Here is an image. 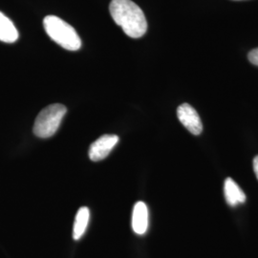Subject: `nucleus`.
<instances>
[{"label": "nucleus", "mask_w": 258, "mask_h": 258, "mask_svg": "<svg viewBox=\"0 0 258 258\" xmlns=\"http://www.w3.org/2000/svg\"><path fill=\"white\" fill-rule=\"evenodd\" d=\"M111 17L125 35L132 38L142 37L148 30L144 12L131 0H112L109 6Z\"/></svg>", "instance_id": "f257e3e1"}, {"label": "nucleus", "mask_w": 258, "mask_h": 258, "mask_svg": "<svg viewBox=\"0 0 258 258\" xmlns=\"http://www.w3.org/2000/svg\"><path fill=\"white\" fill-rule=\"evenodd\" d=\"M47 35L55 43L69 51H78L82 47L81 37L74 28L55 16H48L43 20Z\"/></svg>", "instance_id": "f03ea898"}, {"label": "nucleus", "mask_w": 258, "mask_h": 258, "mask_svg": "<svg viewBox=\"0 0 258 258\" xmlns=\"http://www.w3.org/2000/svg\"><path fill=\"white\" fill-rule=\"evenodd\" d=\"M67 108L63 104L48 105L39 112L34 124V134L38 138L47 139L54 136L64 118Z\"/></svg>", "instance_id": "7ed1b4c3"}, {"label": "nucleus", "mask_w": 258, "mask_h": 258, "mask_svg": "<svg viewBox=\"0 0 258 258\" xmlns=\"http://www.w3.org/2000/svg\"><path fill=\"white\" fill-rule=\"evenodd\" d=\"M177 117L181 123L194 135H200L203 131V123L197 111L188 103L181 104L177 109Z\"/></svg>", "instance_id": "20e7f679"}, {"label": "nucleus", "mask_w": 258, "mask_h": 258, "mask_svg": "<svg viewBox=\"0 0 258 258\" xmlns=\"http://www.w3.org/2000/svg\"><path fill=\"white\" fill-rule=\"evenodd\" d=\"M119 142L117 135H103L95 141L89 148V157L93 162H99L109 155Z\"/></svg>", "instance_id": "39448f33"}, {"label": "nucleus", "mask_w": 258, "mask_h": 258, "mask_svg": "<svg viewBox=\"0 0 258 258\" xmlns=\"http://www.w3.org/2000/svg\"><path fill=\"white\" fill-rule=\"evenodd\" d=\"M148 228V210L144 202H137L132 213V229L139 235L145 234Z\"/></svg>", "instance_id": "423d86ee"}, {"label": "nucleus", "mask_w": 258, "mask_h": 258, "mask_svg": "<svg viewBox=\"0 0 258 258\" xmlns=\"http://www.w3.org/2000/svg\"><path fill=\"white\" fill-rule=\"evenodd\" d=\"M226 201L231 207H235L246 201V195L231 178H227L224 184Z\"/></svg>", "instance_id": "0eeeda50"}, {"label": "nucleus", "mask_w": 258, "mask_h": 258, "mask_svg": "<svg viewBox=\"0 0 258 258\" xmlns=\"http://www.w3.org/2000/svg\"><path fill=\"white\" fill-rule=\"evenodd\" d=\"M19 39V32L11 19L0 12V40L14 43Z\"/></svg>", "instance_id": "6e6552de"}, {"label": "nucleus", "mask_w": 258, "mask_h": 258, "mask_svg": "<svg viewBox=\"0 0 258 258\" xmlns=\"http://www.w3.org/2000/svg\"><path fill=\"white\" fill-rule=\"evenodd\" d=\"M90 218V211L88 208L83 207L81 208L76 215L75 219L74 229H73V237L75 240L81 239L86 231V228L89 223Z\"/></svg>", "instance_id": "1a4fd4ad"}, {"label": "nucleus", "mask_w": 258, "mask_h": 258, "mask_svg": "<svg viewBox=\"0 0 258 258\" xmlns=\"http://www.w3.org/2000/svg\"><path fill=\"white\" fill-rule=\"evenodd\" d=\"M248 57H249V60L250 63L258 66V48L251 50L249 53Z\"/></svg>", "instance_id": "9d476101"}, {"label": "nucleus", "mask_w": 258, "mask_h": 258, "mask_svg": "<svg viewBox=\"0 0 258 258\" xmlns=\"http://www.w3.org/2000/svg\"><path fill=\"white\" fill-rule=\"evenodd\" d=\"M253 170H254V173H255L258 180V156L253 159Z\"/></svg>", "instance_id": "9b49d317"}]
</instances>
